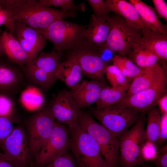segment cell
Segmentation results:
<instances>
[{"instance_id":"1","label":"cell","mask_w":167,"mask_h":167,"mask_svg":"<svg viewBox=\"0 0 167 167\" xmlns=\"http://www.w3.org/2000/svg\"><path fill=\"white\" fill-rule=\"evenodd\" d=\"M0 6L10 12L14 21L36 29L46 28L58 19L75 18L76 14L46 6L39 0H0Z\"/></svg>"},{"instance_id":"2","label":"cell","mask_w":167,"mask_h":167,"mask_svg":"<svg viewBox=\"0 0 167 167\" xmlns=\"http://www.w3.org/2000/svg\"><path fill=\"white\" fill-rule=\"evenodd\" d=\"M101 49L85 39L64 51L66 59L75 60L83 75L106 84L105 71L107 62L102 58Z\"/></svg>"},{"instance_id":"3","label":"cell","mask_w":167,"mask_h":167,"mask_svg":"<svg viewBox=\"0 0 167 167\" xmlns=\"http://www.w3.org/2000/svg\"><path fill=\"white\" fill-rule=\"evenodd\" d=\"M145 113L142 112L131 128L117 137L119 143V167H134L144 164L143 149L146 141Z\"/></svg>"},{"instance_id":"4","label":"cell","mask_w":167,"mask_h":167,"mask_svg":"<svg viewBox=\"0 0 167 167\" xmlns=\"http://www.w3.org/2000/svg\"><path fill=\"white\" fill-rule=\"evenodd\" d=\"M69 129L70 149L78 167H109L91 135L78 124Z\"/></svg>"},{"instance_id":"5","label":"cell","mask_w":167,"mask_h":167,"mask_svg":"<svg viewBox=\"0 0 167 167\" xmlns=\"http://www.w3.org/2000/svg\"><path fill=\"white\" fill-rule=\"evenodd\" d=\"M78 124L97 143L101 154L109 167H119V143L118 138L97 122L90 114L81 111Z\"/></svg>"},{"instance_id":"6","label":"cell","mask_w":167,"mask_h":167,"mask_svg":"<svg viewBox=\"0 0 167 167\" xmlns=\"http://www.w3.org/2000/svg\"><path fill=\"white\" fill-rule=\"evenodd\" d=\"M107 21L110 30L106 48L117 54L127 56L134 43L141 37V30L114 14L110 15Z\"/></svg>"},{"instance_id":"7","label":"cell","mask_w":167,"mask_h":167,"mask_svg":"<svg viewBox=\"0 0 167 167\" xmlns=\"http://www.w3.org/2000/svg\"><path fill=\"white\" fill-rule=\"evenodd\" d=\"M91 114L112 135L118 137L122 135L139 120L142 112L130 108L116 105L101 109L92 108Z\"/></svg>"},{"instance_id":"8","label":"cell","mask_w":167,"mask_h":167,"mask_svg":"<svg viewBox=\"0 0 167 167\" xmlns=\"http://www.w3.org/2000/svg\"><path fill=\"white\" fill-rule=\"evenodd\" d=\"M87 25H79L60 19L43 29H36L54 45V49L62 52L84 40Z\"/></svg>"},{"instance_id":"9","label":"cell","mask_w":167,"mask_h":167,"mask_svg":"<svg viewBox=\"0 0 167 167\" xmlns=\"http://www.w3.org/2000/svg\"><path fill=\"white\" fill-rule=\"evenodd\" d=\"M48 107H42L26 122L30 157L36 155L50 136L55 122Z\"/></svg>"},{"instance_id":"10","label":"cell","mask_w":167,"mask_h":167,"mask_svg":"<svg viewBox=\"0 0 167 167\" xmlns=\"http://www.w3.org/2000/svg\"><path fill=\"white\" fill-rule=\"evenodd\" d=\"M70 146L69 128L55 122L50 136L36 155L33 165L37 167L45 165L68 152Z\"/></svg>"},{"instance_id":"11","label":"cell","mask_w":167,"mask_h":167,"mask_svg":"<svg viewBox=\"0 0 167 167\" xmlns=\"http://www.w3.org/2000/svg\"><path fill=\"white\" fill-rule=\"evenodd\" d=\"M0 148L5 157L17 167H26L30 158L26 131L21 126L14 127Z\"/></svg>"},{"instance_id":"12","label":"cell","mask_w":167,"mask_h":167,"mask_svg":"<svg viewBox=\"0 0 167 167\" xmlns=\"http://www.w3.org/2000/svg\"><path fill=\"white\" fill-rule=\"evenodd\" d=\"M48 107L57 122L67 125L69 128L78 124L80 108L69 91H60L50 101Z\"/></svg>"},{"instance_id":"13","label":"cell","mask_w":167,"mask_h":167,"mask_svg":"<svg viewBox=\"0 0 167 167\" xmlns=\"http://www.w3.org/2000/svg\"><path fill=\"white\" fill-rule=\"evenodd\" d=\"M166 92L167 78L155 86L124 98L115 105L146 113L156 106L158 100Z\"/></svg>"},{"instance_id":"14","label":"cell","mask_w":167,"mask_h":167,"mask_svg":"<svg viewBox=\"0 0 167 167\" xmlns=\"http://www.w3.org/2000/svg\"><path fill=\"white\" fill-rule=\"evenodd\" d=\"M25 74L23 66L12 62L5 56L0 58V94L11 96L21 88Z\"/></svg>"},{"instance_id":"15","label":"cell","mask_w":167,"mask_h":167,"mask_svg":"<svg viewBox=\"0 0 167 167\" xmlns=\"http://www.w3.org/2000/svg\"><path fill=\"white\" fill-rule=\"evenodd\" d=\"M166 74L164 67L159 63L143 69L139 75L132 79L124 98L158 84L167 78Z\"/></svg>"},{"instance_id":"16","label":"cell","mask_w":167,"mask_h":167,"mask_svg":"<svg viewBox=\"0 0 167 167\" xmlns=\"http://www.w3.org/2000/svg\"><path fill=\"white\" fill-rule=\"evenodd\" d=\"M106 84L94 80L82 81L69 91L80 108L90 106L98 100Z\"/></svg>"},{"instance_id":"17","label":"cell","mask_w":167,"mask_h":167,"mask_svg":"<svg viewBox=\"0 0 167 167\" xmlns=\"http://www.w3.org/2000/svg\"><path fill=\"white\" fill-rule=\"evenodd\" d=\"M135 42L153 52L161 60H167V36L160 32L146 28Z\"/></svg>"},{"instance_id":"18","label":"cell","mask_w":167,"mask_h":167,"mask_svg":"<svg viewBox=\"0 0 167 167\" xmlns=\"http://www.w3.org/2000/svg\"><path fill=\"white\" fill-rule=\"evenodd\" d=\"M109 12H112L122 17L135 27L141 30L147 28L134 6L124 0L104 1Z\"/></svg>"},{"instance_id":"19","label":"cell","mask_w":167,"mask_h":167,"mask_svg":"<svg viewBox=\"0 0 167 167\" xmlns=\"http://www.w3.org/2000/svg\"><path fill=\"white\" fill-rule=\"evenodd\" d=\"M0 41L3 52L10 60L20 66L30 62L29 57L16 38L7 31L1 35Z\"/></svg>"},{"instance_id":"20","label":"cell","mask_w":167,"mask_h":167,"mask_svg":"<svg viewBox=\"0 0 167 167\" xmlns=\"http://www.w3.org/2000/svg\"><path fill=\"white\" fill-rule=\"evenodd\" d=\"M110 30L107 21L95 16L91 17L90 22L84 33L85 39L97 47L104 49Z\"/></svg>"},{"instance_id":"21","label":"cell","mask_w":167,"mask_h":167,"mask_svg":"<svg viewBox=\"0 0 167 167\" xmlns=\"http://www.w3.org/2000/svg\"><path fill=\"white\" fill-rule=\"evenodd\" d=\"M129 2L134 6L147 28L167 36V24H164L161 21L155 8L140 0H130Z\"/></svg>"},{"instance_id":"22","label":"cell","mask_w":167,"mask_h":167,"mask_svg":"<svg viewBox=\"0 0 167 167\" xmlns=\"http://www.w3.org/2000/svg\"><path fill=\"white\" fill-rule=\"evenodd\" d=\"M81 67L75 60L69 58L61 62L56 74L57 79L63 82L70 88L82 81Z\"/></svg>"},{"instance_id":"23","label":"cell","mask_w":167,"mask_h":167,"mask_svg":"<svg viewBox=\"0 0 167 167\" xmlns=\"http://www.w3.org/2000/svg\"><path fill=\"white\" fill-rule=\"evenodd\" d=\"M63 55L62 51L54 49L49 52L42 51L30 62L57 80L56 74Z\"/></svg>"},{"instance_id":"24","label":"cell","mask_w":167,"mask_h":167,"mask_svg":"<svg viewBox=\"0 0 167 167\" xmlns=\"http://www.w3.org/2000/svg\"><path fill=\"white\" fill-rule=\"evenodd\" d=\"M15 36L26 40L38 54L46 45L44 37L36 29L26 26L17 21H14Z\"/></svg>"},{"instance_id":"25","label":"cell","mask_w":167,"mask_h":167,"mask_svg":"<svg viewBox=\"0 0 167 167\" xmlns=\"http://www.w3.org/2000/svg\"><path fill=\"white\" fill-rule=\"evenodd\" d=\"M126 57L142 69L153 66L161 60L153 52L136 42L134 43L131 51Z\"/></svg>"},{"instance_id":"26","label":"cell","mask_w":167,"mask_h":167,"mask_svg":"<svg viewBox=\"0 0 167 167\" xmlns=\"http://www.w3.org/2000/svg\"><path fill=\"white\" fill-rule=\"evenodd\" d=\"M130 85L116 87L105 85L96 103V108L101 109L116 105L125 97Z\"/></svg>"},{"instance_id":"27","label":"cell","mask_w":167,"mask_h":167,"mask_svg":"<svg viewBox=\"0 0 167 167\" xmlns=\"http://www.w3.org/2000/svg\"><path fill=\"white\" fill-rule=\"evenodd\" d=\"M23 69L28 80L45 90H48L57 80L30 62L23 66Z\"/></svg>"},{"instance_id":"28","label":"cell","mask_w":167,"mask_h":167,"mask_svg":"<svg viewBox=\"0 0 167 167\" xmlns=\"http://www.w3.org/2000/svg\"><path fill=\"white\" fill-rule=\"evenodd\" d=\"M147 112V122L145 129L146 141L156 145L159 135L161 119V113L158 108L155 106Z\"/></svg>"},{"instance_id":"29","label":"cell","mask_w":167,"mask_h":167,"mask_svg":"<svg viewBox=\"0 0 167 167\" xmlns=\"http://www.w3.org/2000/svg\"><path fill=\"white\" fill-rule=\"evenodd\" d=\"M112 61L113 65L117 66L124 76L130 79L135 77L143 69L126 56L114 54Z\"/></svg>"},{"instance_id":"30","label":"cell","mask_w":167,"mask_h":167,"mask_svg":"<svg viewBox=\"0 0 167 167\" xmlns=\"http://www.w3.org/2000/svg\"><path fill=\"white\" fill-rule=\"evenodd\" d=\"M21 101L27 108L35 110L41 108L43 105L44 99L41 93L36 88H28L23 92Z\"/></svg>"},{"instance_id":"31","label":"cell","mask_w":167,"mask_h":167,"mask_svg":"<svg viewBox=\"0 0 167 167\" xmlns=\"http://www.w3.org/2000/svg\"><path fill=\"white\" fill-rule=\"evenodd\" d=\"M107 79L113 87L126 86L130 84L129 79L122 73L119 69L113 65H108L105 71Z\"/></svg>"},{"instance_id":"32","label":"cell","mask_w":167,"mask_h":167,"mask_svg":"<svg viewBox=\"0 0 167 167\" xmlns=\"http://www.w3.org/2000/svg\"><path fill=\"white\" fill-rule=\"evenodd\" d=\"M42 5L49 7L50 6L59 7L61 10L65 11H85V5L82 3L76 4L72 0H40Z\"/></svg>"},{"instance_id":"33","label":"cell","mask_w":167,"mask_h":167,"mask_svg":"<svg viewBox=\"0 0 167 167\" xmlns=\"http://www.w3.org/2000/svg\"><path fill=\"white\" fill-rule=\"evenodd\" d=\"M41 167H78L73 156L68 152Z\"/></svg>"},{"instance_id":"34","label":"cell","mask_w":167,"mask_h":167,"mask_svg":"<svg viewBox=\"0 0 167 167\" xmlns=\"http://www.w3.org/2000/svg\"><path fill=\"white\" fill-rule=\"evenodd\" d=\"M88 2L91 6L96 17L100 18L107 21L110 16L104 1L103 0H88Z\"/></svg>"},{"instance_id":"35","label":"cell","mask_w":167,"mask_h":167,"mask_svg":"<svg viewBox=\"0 0 167 167\" xmlns=\"http://www.w3.org/2000/svg\"><path fill=\"white\" fill-rule=\"evenodd\" d=\"M13 118L0 116V147L2 142L11 133L14 127Z\"/></svg>"},{"instance_id":"36","label":"cell","mask_w":167,"mask_h":167,"mask_svg":"<svg viewBox=\"0 0 167 167\" xmlns=\"http://www.w3.org/2000/svg\"><path fill=\"white\" fill-rule=\"evenodd\" d=\"M14 106L10 96L0 94V116L13 117Z\"/></svg>"},{"instance_id":"37","label":"cell","mask_w":167,"mask_h":167,"mask_svg":"<svg viewBox=\"0 0 167 167\" xmlns=\"http://www.w3.org/2000/svg\"><path fill=\"white\" fill-rule=\"evenodd\" d=\"M2 25L5 26L7 32L15 36L14 21L10 12L0 6V26Z\"/></svg>"},{"instance_id":"38","label":"cell","mask_w":167,"mask_h":167,"mask_svg":"<svg viewBox=\"0 0 167 167\" xmlns=\"http://www.w3.org/2000/svg\"><path fill=\"white\" fill-rule=\"evenodd\" d=\"M156 145L152 143L146 141L143 149L144 161L152 162L155 157L157 151Z\"/></svg>"},{"instance_id":"39","label":"cell","mask_w":167,"mask_h":167,"mask_svg":"<svg viewBox=\"0 0 167 167\" xmlns=\"http://www.w3.org/2000/svg\"><path fill=\"white\" fill-rule=\"evenodd\" d=\"M156 167H167V145L157 149L156 156L151 162Z\"/></svg>"},{"instance_id":"40","label":"cell","mask_w":167,"mask_h":167,"mask_svg":"<svg viewBox=\"0 0 167 167\" xmlns=\"http://www.w3.org/2000/svg\"><path fill=\"white\" fill-rule=\"evenodd\" d=\"M167 139V113L162 114L159 131L158 139L156 146L163 144Z\"/></svg>"},{"instance_id":"41","label":"cell","mask_w":167,"mask_h":167,"mask_svg":"<svg viewBox=\"0 0 167 167\" xmlns=\"http://www.w3.org/2000/svg\"><path fill=\"white\" fill-rule=\"evenodd\" d=\"M155 9L159 18L167 21V4L163 0H152Z\"/></svg>"},{"instance_id":"42","label":"cell","mask_w":167,"mask_h":167,"mask_svg":"<svg viewBox=\"0 0 167 167\" xmlns=\"http://www.w3.org/2000/svg\"><path fill=\"white\" fill-rule=\"evenodd\" d=\"M157 105L162 114L167 113V95L166 94L161 96L158 101Z\"/></svg>"},{"instance_id":"43","label":"cell","mask_w":167,"mask_h":167,"mask_svg":"<svg viewBox=\"0 0 167 167\" xmlns=\"http://www.w3.org/2000/svg\"><path fill=\"white\" fill-rule=\"evenodd\" d=\"M0 167H17L7 160L2 153L0 152Z\"/></svg>"},{"instance_id":"44","label":"cell","mask_w":167,"mask_h":167,"mask_svg":"<svg viewBox=\"0 0 167 167\" xmlns=\"http://www.w3.org/2000/svg\"><path fill=\"white\" fill-rule=\"evenodd\" d=\"M0 37H1V36H0V58L2 57L3 56H5L3 52V51L2 48L1 41H0Z\"/></svg>"},{"instance_id":"45","label":"cell","mask_w":167,"mask_h":167,"mask_svg":"<svg viewBox=\"0 0 167 167\" xmlns=\"http://www.w3.org/2000/svg\"><path fill=\"white\" fill-rule=\"evenodd\" d=\"M134 167H153L149 165H146L144 164V165H142L138 166H135Z\"/></svg>"}]
</instances>
